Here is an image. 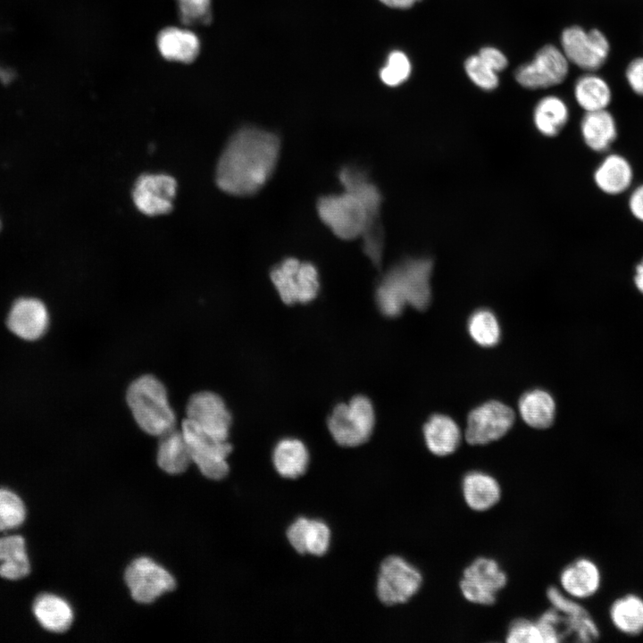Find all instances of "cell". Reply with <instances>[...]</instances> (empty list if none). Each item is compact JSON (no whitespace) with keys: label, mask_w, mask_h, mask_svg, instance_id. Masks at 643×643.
<instances>
[{"label":"cell","mask_w":643,"mask_h":643,"mask_svg":"<svg viewBox=\"0 0 643 643\" xmlns=\"http://www.w3.org/2000/svg\"><path fill=\"white\" fill-rule=\"evenodd\" d=\"M568 71L569 61L564 52L554 45H546L530 62L516 69L514 78L523 88L540 89L562 83Z\"/></svg>","instance_id":"obj_9"},{"label":"cell","mask_w":643,"mask_h":643,"mask_svg":"<svg viewBox=\"0 0 643 643\" xmlns=\"http://www.w3.org/2000/svg\"><path fill=\"white\" fill-rule=\"evenodd\" d=\"M186 414V419L209 436L228 439L231 414L218 394L207 390L193 394L187 403Z\"/></svg>","instance_id":"obj_13"},{"label":"cell","mask_w":643,"mask_h":643,"mask_svg":"<svg viewBox=\"0 0 643 643\" xmlns=\"http://www.w3.org/2000/svg\"><path fill=\"white\" fill-rule=\"evenodd\" d=\"M309 518L301 516L296 518L287 529L286 537L291 547L299 555L305 552V531Z\"/></svg>","instance_id":"obj_39"},{"label":"cell","mask_w":643,"mask_h":643,"mask_svg":"<svg viewBox=\"0 0 643 643\" xmlns=\"http://www.w3.org/2000/svg\"><path fill=\"white\" fill-rule=\"evenodd\" d=\"M478 55L496 72L505 70L508 65V60L505 54L494 46H484L480 48Z\"/></svg>","instance_id":"obj_40"},{"label":"cell","mask_w":643,"mask_h":643,"mask_svg":"<svg viewBox=\"0 0 643 643\" xmlns=\"http://www.w3.org/2000/svg\"><path fill=\"white\" fill-rule=\"evenodd\" d=\"M159 54L164 59L190 63L198 56L201 49L200 38L187 27L171 26L162 29L156 38Z\"/></svg>","instance_id":"obj_18"},{"label":"cell","mask_w":643,"mask_h":643,"mask_svg":"<svg viewBox=\"0 0 643 643\" xmlns=\"http://www.w3.org/2000/svg\"><path fill=\"white\" fill-rule=\"evenodd\" d=\"M561 46L569 62L589 71L599 69L610 51L609 42L600 30L593 29L586 31L579 26L564 29Z\"/></svg>","instance_id":"obj_10"},{"label":"cell","mask_w":643,"mask_h":643,"mask_svg":"<svg viewBox=\"0 0 643 643\" xmlns=\"http://www.w3.org/2000/svg\"><path fill=\"white\" fill-rule=\"evenodd\" d=\"M626 79L630 88L643 96V57L636 58L629 63Z\"/></svg>","instance_id":"obj_41"},{"label":"cell","mask_w":643,"mask_h":643,"mask_svg":"<svg viewBox=\"0 0 643 643\" xmlns=\"http://www.w3.org/2000/svg\"><path fill=\"white\" fill-rule=\"evenodd\" d=\"M423 437L427 448L437 456L453 454L461 443V431L450 417L433 414L423 426Z\"/></svg>","instance_id":"obj_22"},{"label":"cell","mask_w":643,"mask_h":643,"mask_svg":"<svg viewBox=\"0 0 643 643\" xmlns=\"http://www.w3.org/2000/svg\"><path fill=\"white\" fill-rule=\"evenodd\" d=\"M26 515L23 500L13 490L0 488V531L20 527Z\"/></svg>","instance_id":"obj_32"},{"label":"cell","mask_w":643,"mask_h":643,"mask_svg":"<svg viewBox=\"0 0 643 643\" xmlns=\"http://www.w3.org/2000/svg\"><path fill=\"white\" fill-rule=\"evenodd\" d=\"M573 92L577 104L586 112L605 109L612 99V92L607 82L592 73L578 78Z\"/></svg>","instance_id":"obj_30"},{"label":"cell","mask_w":643,"mask_h":643,"mask_svg":"<svg viewBox=\"0 0 643 643\" xmlns=\"http://www.w3.org/2000/svg\"><path fill=\"white\" fill-rule=\"evenodd\" d=\"M508 643H543L542 634L537 621L519 618L513 621L506 631Z\"/></svg>","instance_id":"obj_38"},{"label":"cell","mask_w":643,"mask_h":643,"mask_svg":"<svg viewBox=\"0 0 643 643\" xmlns=\"http://www.w3.org/2000/svg\"><path fill=\"white\" fill-rule=\"evenodd\" d=\"M280 149V141L275 133L253 126L239 129L231 136L218 161V187L234 196L255 194L271 177Z\"/></svg>","instance_id":"obj_1"},{"label":"cell","mask_w":643,"mask_h":643,"mask_svg":"<svg viewBox=\"0 0 643 643\" xmlns=\"http://www.w3.org/2000/svg\"><path fill=\"white\" fill-rule=\"evenodd\" d=\"M331 531L329 525L319 519H309L305 531L306 554L322 556L330 546Z\"/></svg>","instance_id":"obj_35"},{"label":"cell","mask_w":643,"mask_h":643,"mask_svg":"<svg viewBox=\"0 0 643 643\" xmlns=\"http://www.w3.org/2000/svg\"><path fill=\"white\" fill-rule=\"evenodd\" d=\"M533 123L543 136H556L565 126L569 119L566 103L557 96L542 97L533 110Z\"/></svg>","instance_id":"obj_28"},{"label":"cell","mask_w":643,"mask_h":643,"mask_svg":"<svg viewBox=\"0 0 643 643\" xmlns=\"http://www.w3.org/2000/svg\"><path fill=\"white\" fill-rule=\"evenodd\" d=\"M180 20L186 25L206 24L212 19V0H175Z\"/></svg>","instance_id":"obj_37"},{"label":"cell","mask_w":643,"mask_h":643,"mask_svg":"<svg viewBox=\"0 0 643 643\" xmlns=\"http://www.w3.org/2000/svg\"><path fill=\"white\" fill-rule=\"evenodd\" d=\"M580 129L585 145L597 153L607 151L618 135L616 121L605 109L586 112L580 121Z\"/></svg>","instance_id":"obj_20"},{"label":"cell","mask_w":643,"mask_h":643,"mask_svg":"<svg viewBox=\"0 0 643 643\" xmlns=\"http://www.w3.org/2000/svg\"><path fill=\"white\" fill-rule=\"evenodd\" d=\"M271 280L287 305L306 304L318 295L320 282L316 267L295 257L284 259L271 271Z\"/></svg>","instance_id":"obj_7"},{"label":"cell","mask_w":643,"mask_h":643,"mask_svg":"<svg viewBox=\"0 0 643 643\" xmlns=\"http://www.w3.org/2000/svg\"><path fill=\"white\" fill-rule=\"evenodd\" d=\"M124 578L132 598L141 604L152 603L176 587L174 577L146 556L133 560L127 567Z\"/></svg>","instance_id":"obj_11"},{"label":"cell","mask_w":643,"mask_h":643,"mask_svg":"<svg viewBox=\"0 0 643 643\" xmlns=\"http://www.w3.org/2000/svg\"><path fill=\"white\" fill-rule=\"evenodd\" d=\"M461 490L466 505L475 512L491 509L500 501L502 495L497 480L482 471H471L464 474Z\"/></svg>","instance_id":"obj_19"},{"label":"cell","mask_w":643,"mask_h":643,"mask_svg":"<svg viewBox=\"0 0 643 643\" xmlns=\"http://www.w3.org/2000/svg\"><path fill=\"white\" fill-rule=\"evenodd\" d=\"M432 268L429 258H408L392 266L376 289L380 311L392 318L401 314L407 305L426 309L430 302Z\"/></svg>","instance_id":"obj_2"},{"label":"cell","mask_w":643,"mask_h":643,"mask_svg":"<svg viewBox=\"0 0 643 643\" xmlns=\"http://www.w3.org/2000/svg\"><path fill=\"white\" fill-rule=\"evenodd\" d=\"M180 430L192 463L202 474L215 480L225 478L230 471L227 458L232 451L230 443L209 436L188 419L182 421Z\"/></svg>","instance_id":"obj_6"},{"label":"cell","mask_w":643,"mask_h":643,"mask_svg":"<svg viewBox=\"0 0 643 643\" xmlns=\"http://www.w3.org/2000/svg\"><path fill=\"white\" fill-rule=\"evenodd\" d=\"M412 72V64L405 53L400 50L392 51L386 64L380 71L381 81L389 87H397L408 79Z\"/></svg>","instance_id":"obj_33"},{"label":"cell","mask_w":643,"mask_h":643,"mask_svg":"<svg viewBox=\"0 0 643 643\" xmlns=\"http://www.w3.org/2000/svg\"><path fill=\"white\" fill-rule=\"evenodd\" d=\"M536 621L543 643H557L570 637L564 616L553 607L545 611Z\"/></svg>","instance_id":"obj_34"},{"label":"cell","mask_w":643,"mask_h":643,"mask_svg":"<svg viewBox=\"0 0 643 643\" xmlns=\"http://www.w3.org/2000/svg\"><path fill=\"white\" fill-rule=\"evenodd\" d=\"M519 411L528 425L536 429H546L554 422L555 404L550 394L541 389H534L522 396Z\"/></svg>","instance_id":"obj_29"},{"label":"cell","mask_w":643,"mask_h":643,"mask_svg":"<svg viewBox=\"0 0 643 643\" xmlns=\"http://www.w3.org/2000/svg\"><path fill=\"white\" fill-rule=\"evenodd\" d=\"M601 580L597 564L586 557L567 564L559 576L562 590L577 600L594 596L601 586Z\"/></svg>","instance_id":"obj_17"},{"label":"cell","mask_w":643,"mask_h":643,"mask_svg":"<svg viewBox=\"0 0 643 643\" xmlns=\"http://www.w3.org/2000/svg\"><path fill=\"white\" fill-rule=\"evenodd\" d=\"M611 622L620 632L636 636L643 632V598L626 594L616 598L609 608Z\"/></svg>","instance_id":"obj_27"},{"label":"cell","mask_w":643,"mask_h":643,"mask_svg":"<svg viewBox=\"0 0 643 643\" xmlns=\"http://www.w3.org/2000/svg\"><path fill=\"white\" fill-rule=\"evenodd\" d=\"M29 572L24 539L19 535L0 538V576L16 580L26 577Z\"/></svg>","instance_id":"obj_26"},{"label":"cell","mask_w":643,"mask_h":643,"mask_svg":"<svg viewBox=\"0 0 643 643\" xmlns=\"http://www.w3.org/2000/svg\"><path fill=\"white\" fill-rule=\"evenodd\" d=\"M633 280L638 290L643 294V258L636 265Z\"/></svg>","instance_id":"obj_44"},{"label":"cell","mask_w":643,"mask_h":643,"mask_svg":"<svg viewBox=\"0 0 643 643\" xmlns=\"http://www.w3.org/2000/svg\"><path fill=\"white\" fill-rule=\"evenodd\" d=\"M177 183L167 174H143L136 181L132 197L136 207L144 214L169 213L176 194Z\"/></svg>","instance_id":"obj_14"},{"label":"cell","mask_w":643,"mask_h":643,"mask_svg":"<svg viewBox=\"0 0 643 643\" xmlns=\"http://www.w3.org/2000/svg\"><path fill=\"white\" fill-rule=\"evenodd\" d=\"M156 460L159 467L170 474H179L188 469L192 460L180 429L173 428L160 436Z\"/></svg>","instance_id":"obj_25"},{"label":"cell","mask_w":643,"mask_h":643,"mask_svg":"<svg viewBox=\"0 0 643 643\" xmlns=\"http://www.w3.org/2000/svg\"><path fill=\"white\" fill-rule=\"evenodd\" d=\"M468 331L477 344L485 347L495 346L500 338L498 321L488 309L477 310L471 315Z\"/></svg>","instance_id":"obj_31"},{"label":"cell","mask_w":643,"mask_h":643,"mask_svg":"<svg viewBox=\"0 0 643 643\" xmlns=\"http://www.w3.org/2000/svg\"><path fill=\"white\" fill-rule=\"evenodd\" d=\"M309 458L307 447L297 438H283L272 451L273 467L284 479L295 480L303 476L307 471Z\"/></svg>","instance_id":"obj_24"},{"label":"cell","mask_w":643,"mask_h":643,"mask_svg":"<svg viewBox=\"0 0 643 643\" xmlns=\"http://www.w3.org/2000/svg\"><path fill=\"white\" fill-rule=\"evenodd\" d=\"M594 182L605 194L619 195L625 192L633 180L630 162L618 154H607L594 171Z\"/></svg>","instance_id":"obj_21"},{"label":"cell","mask_w":643,"mask_h":643,"mask_svg":"<svg viewBox=\"0 0 643 643\" xmlns=\"http://www.w3.org/2000/svg\"><path fill=\"white\" fill-rule=\"evenodd\" d=\"M126 402L138 427L152 436H162L175 428L176 416L163 382L144 374L129 385Z\"/></svg>","instance_id":"obj_3"},{"label":"cell","mask_w":643,"mask_h":643,"mask_svg":"<svg viewBox=\"0 0 643 643\" xmlns=\"http://www.w3.org/2000/svg\"><path fill=\"white\" fill-rule=\"evenodd\" d=\"M32 611L38 623L51 632H64L73 622L71 605L64 598L54 594L44 593L37 597Z\"/></svg>","instance_id":"obj_23"},{"label":"cell","mask_w":643,"mask_h":643,"mask_svg":"<svg viewBox=\"0 0 643 643\" xmlns=\"http://www.w3.org/2000/svg\"><path fill=\"white\" fill-rule=\"evenodd\" d=\"M514 422V411L499 401H489L468 415L466 441L471 445H486L507 433Z\"/></svg>","instance_id":"obj_12"},{"label":"cell","mask_w":643,"mask_h":643,"mask_svg":"<svg viewBox=\"0 0 643 643\" xmlns=\"http://www.w3.org/2000/svg\"><path fill=\"white\" fill-rule=\"evenodd\" d=\"M375 413L371 401L364 396H356L347 404L335 406L329 417V430L338 445L345 447H358L372 436Z\"/></svg>","instance_id":"obj_4"},{"label":"cell","mask_w":643,"mask_h":643,"mask_svg":"<svg viewBox=\"0 0 643 643\" xmlns=\"http://www.w3.org/2000/svg\"><path fill=\"white\" fill-rule=\"evenodd\" d=\"M628 204L630 213L638 221L643 222V184L638 186L631 192Z\"/></svg>","instance_id":"obj_42"},{"label":"cell","mask_w":643,"mask_h":643,"mask_svg":"<svg viewBox=\"0 0 643 643\" xmlns=\"http://www.w3.org/2000/svg\"><path fill=\"white\" fill-rule=\"evenodd\" d=\"M422 581V574L414 564L400 555H388L379 568L376 595L385 605H402L420 591Z\"/></svg>","instance_id":"obj_5"},{"label":"cell","mask_w":643,"mask_h":643,"mask_svg":"<svg viewBox=\"0 0 643 643\" xmlns=\"http://www.w3.org/2000/svg\"><path fill=\"white\" fill-rule=\"evenodd\" d=\"M382 4L391 8L407 9L422 0H380Z\"/></svg>","instance_id":"obj_43"},{"label":"cell","mask_w":643,"mask_h":643,"mask_svg":"<svg viewBox=\"0 0 643 643\" xmlns=\"http://www.w3.org/2000/svg\"><path fill=\"white\" fill-rule=\"evenodd\" d=\"M506 583V572L499 563L491 557L480 556L464 568L459 588L467 601L490 605L496 602L497 594Z\"/></svg>","instance_id":"obj_8"},{"label":"cell","mask_w":643,"mask_h":643,"mask_svg":"<svg viewBox=\"0 0 643 643\" xmlns=\"http://www.w3.org/2000/svg\"><path fill=\"white\" fill-rule=\"evenodd\" d=\"M0 229H1V222H0Z\"/></svg>","instance_id":"obj_45"},{"label":"cell","mask_w":643,"mask_h":643,"mask_svg":"<svg viewBox=\"0 0 643 643\" xmlns=\"http://www.w3.org/2000/svg\"><path fill=\"white\" fill-rule=\"evenodd\" d=\"M48 323L46 306L32 297H22L14 302L7 318L9 330L24 340H36L42 337Z\"/></svg>","instance_id":"obj_16"},{"label":"cell","mask_w":643,"mask_h":643,"mask_svg":"<svg viewBox=\"0 0 643 643\" xmlns=\"http://www.w3.org/2000/svg\"><path fill=\"white\" fill-rule=\"evenodd\" d=\"M547 597L552 607L566 621L570 637L580 642H592L599 638V630L588 610L556 587H549Z\"/></svg>","instance_id":"obj_15"},{"label":"cell","mask_w":643,"mask_h":643,"mask_svg":"<svg viewBox=\"0 0 643 643\" xmlns=\"http://www.w3.org/2000/svg\"><path fill=\"white\" fill-rule=\"evenodd\" d=\"M464 70L472 82L482 90L491 91L497 88V72L487 65L478 54L469 56L464 62Z\"/></svg>","instance_id":"obj_36"}]
</instances>
